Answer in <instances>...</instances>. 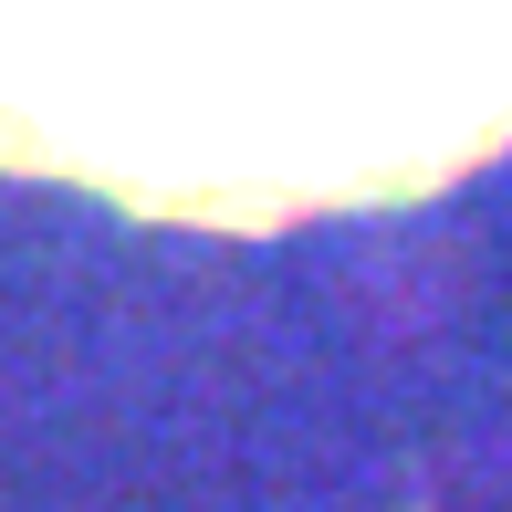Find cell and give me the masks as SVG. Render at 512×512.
Instances as JSON below:
<instances>
[{"label": "cell", "mask_w": 512, "mask_h": 512, "mask_svg": "<svg viewBox=\"0 0 512 512\" xmlns=\"http://www.w3.org/2000/svg\"><path fill=\"white\" fill-rule=\"evenodd\" d=\"M512 147V0H0V168L178 230L398 209Z\"/></svg>", "instance_id": "obj_1"}]
</instances>
